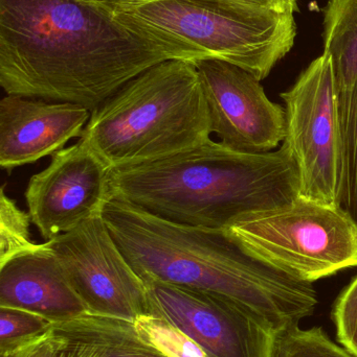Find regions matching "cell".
<instances>
[{
	"mask_svg": "<svg viewBox=\"0 0 357 357\" xmlns=\"http://www.w3.org/2000/svg\"><path fill=\"white\" fill-rule=\"evenodd\" d=\"M168 60L194 62L86 0H0V85L6 94L94 111Z\"/></svg>",
	"mask_w": 357,
	"mask_h": 357,
	"instance_id": "6da1fadb",
	"label": "cell"
},
{
	"mask_svg": "<svg viewBox=\"0 0 357 357\" xmlns=\"http://www.w3.org/2000/svg\"><path fill=\"white\" fill-rule=\"evenodd\" d=\"M103 218L136 274L236 302L276 333L312 317L318 295L247 254L222 230L176 224L111 199Z\"/></svg>",
	"mask_w": 357,
	"mask_h": 357,
	"instance_id": "7a4b0ae2",
	"label": "cell"
},
{
	"mask_svg": "<svg viewBox=\"0 0 357 357\" xmlns=\"http://www.w3.org/2000/svg\"><path fill=\"white\" fill-rule=\"evenodd\" d=\"M109 185L111 199L214 230L298 197L297 167L284 144L252 154L212 139L165 158L110 169Z\"/></svg>",
	"mask_w": 357,
	"mask_h": 357,
	"instance_id": "3957f363",
	"label": "cell"
},
{
	"mask_svg": "<svg viewBox=\"0 0 357 357\" xmlns=\"http://www.w3.org/2000/svg\"><path fill=\"white\" fill-rule=\"evenodd\" d=\"M211 135L196 65L168 60L128 82L92 111L80 139L115 169L184 152Z\"/></svg>",
	"mask_w": 357,
	"mask_h": 357,
	"instance_id": "277c9868",
	"label": "cell"
},
{
	"mask_svg": "<svg viewBox=\"0 0 357 357\" xmlns=\"http://www.w3.org/2000/svg\"><path fill=\"white\" fill-rule=\"evenodd\" d=\"M151 39L180 48L193 61L236 65L259 81L293 48V14L237 0H154L115 14Z\"/></svg>",
	"mask_w": 357,
	"mask_h": 357,
	"instance_id": "5b68a950",
	"label": "cell"
},
{
	"mask_svg": "<svg viewBox=\"0 0 357 357\" xmlns=\"http://www.w3.org/2000/svg\"><path fill=\"white\" fill-rule=\"evenodd\" d=\"M222 231L256 259L303 282L357 266V225L342 207L297 197Z\"/></svg>",
	"mask_w": 357,
	"mask_h": 357,
	"instance_id": "8992f818",
	"label": "cell"
},
{
	"mask_svg": "<svg viewBox=\"0 0 357 357\" xmlns=\"http://www.w3.org/2000/svg\"><path fill=\"white\" fill-rule=\"evenodd\" d=\"M285 102L286 146L297 167L298 197L342 207L344 146L339 89L327 52L312 61Z\"/></svg>",
	"mask_w": 357,
	"mask_h": 357,
	"instance_id": "52a82bcc",
	"label": "cell"
},
{
	"mask_svg": "<svg viewBox=\"0 0 357 357\" xmlns=\"http://www.w3.org/2000/svg\"><path fill=\"white\" fill-rule=\"evenodd\" d=\"M48 241L87 314L132 323L149 314L146 284L117 247L103 216Z\"/></svg>",
	"mask_w": 357,
	"mask_h": 357,
	"instance_id": "ba28073f",
	"label": "cell"
},
{
	"mask_svg": "<svg viewBox=\"0 0 357 357\" xmlns=\"http://www.w3.org/2000/svg\"><path fill=\"white\" fill-rule=\"evenodd\" d=\"M149 314L165 319L209 357H272L278 333L232 300L144 279Z\"/></svg>",
	"mask_w": 357,
	"mask_h": 357,
	"instance_id": "9c48e42d",
	"label": "cell"
},
{
	"mask_svg": "<svg viewBox=\"0 0 357 357\" xmlns=\"http://www.w3.org/2000/svg\"><path fill=\"white\" fill-rule=\"evenodd\" d=\"M109 172L82 139L54 153L50 165L31 178L25 191L31 222L41 236L50 241L102 216L111 199Z\"/></svg>",
	"mask_w": 357,
	"mask_h": 357,
	"instance_id": "30bf717a",
	"label": "cell"
},
{
	"mask_svg": "<svg viewBox=\"0 0 357 357\" xmlns=\"http://www.w3.org/2000/svg\"><path fill=\"white\" fill-rule=\"evenodd\" d=\"M209 111L212 134L238 152L278 150L285 138V109L266 96L259 79L219 60L195 61Z\"/></svg>",
	"mask_w": 357,
	"mask_h": 357,
	"instance_id": "8fae6325",
	"label": "cell"
},
{
	"mask_svg": "<svg viewBox=\"0 0 357 357\" xmlns=\"http://www.w3.org/2000/svg\"><path fill=\"white\" fill-rule=\"evenodd\" d=\"M92 111L71 102L6 94L0 102V165H31L82 137Z\"/></svg>",
	"mask_w": 357,
	"mask_h": 357,
	"instance_id": "7c38bea8",
	"label": "cell"
},
{
	"mask_svg": "<svg viewBox=\"0 0 357 357\" xmlns=\"http://www.w3.org/2000/svg\"><path fill=\"white\" fill-rule=\"evenodd\" d=\"M0 307L27 310L52 324L87 314L48 241L0 264Z\"/></svg>",
	"mask_w": 357,
	"mask_h": 357,
	"instance_id": "4fadbf2b",
	"label": "cell"
},
{
	"mask_svg": "<svg viewBox=\"0 0 357 357\" xmlns=\"http://www.w3.org/2000/svg\"><path fill=\"white\" fill-rule=\"evenodd\" d=\"M58 357H168L140 337L134 323L86 314L52 324Z\"/></svg>",
	"mask_w": 357,
	"mask_h": 357,
	"instance_id": "5bb4252c",
	"label": "cell"
},
{
	"mask_svg": "<svg viewBox=\"0 0 357 357\" xmlns=\"http://www.w3.org/2000/svg\"><path fill=\"white\" fill-rule=\"evenodd\" d=\"M323 24L337 89H349L357 79V0H329Z\"/></svg>",
	"mask_w": 357,
	"mask_h": 357,
	"instance_id": "9a60e30c",
	"label": "cell"
},
{
	"mask_svg": "<svg viewBox=\"0 0 357 357\" xmlns=\"http://www.w3.org/2000/svg\"><path fill=\"white\" fill-rule=\"evenodd\" d=\"M344 146L342 208L357 225V79L351 88L339 91Z\"/></svg>",
	"mask_w": 357,
	"mask_h": 357,
	"instance_id": "2e32d148",
	"label": "cell"
},
{
	"mask_svg": "<svg viewBox=\"0 0 357 357\" xmlns=\"http://www.w3.org/2000/svg\"><path fill=\"white\" fill-rule=\"evenodd\" d=\"M272 357H357L333 342L322 327H289L278 333Z\"/></svg>",
	"mask_w": 357,
	"mask_h": 357,
	"instance_id": "e0dca14e",
	"label": "cell"
},
{
	"mask_svg": "<svg viewBox=\"0 0 357 357\" xmlns=\"http://www.w3.org/2000/svg\"><path fill=\"white\" fill-rule=\"evenodd\" d=\"M144 341L168 357H209L190 337L159 317H140L134 322Z\"/></svg>",
	"mask_w": 357,
	"mask_h": 357,
	"instance_id": "ac0fdd59",
	"label": "cell"
},
{
	"mask_svg": "<svg viewBox=\"0 0 357 357\" xmlns=\"http://www.w3.org/2000/svg\"><path fill=\"white\" fill-rule=\"evenodd\" d=\"M31 214L21 210L2 188L0 192V264L37 245L31 239Z\"/></svg>",
	"mask_w": 357,
	"mask_h": 357,
	"instance_id": "d6986e66",
	"label": "cell"
},
{
	"mask_svg": "<svg viewBox=\"0 0 357 357\" xmlns=\"http://www.w3.org/2000/svg\"><path fill=\"white\" fill-rule=\"evenodd\" d=\"M52 323L27 310L0 307V354L12 351L48 335Z\"/></svg>",
	"mask_w": 357,
	"mask_h": 357,
	"instance_id": "ffe728a7",
	"label": "cell"
},
{
	"mask_svg": "<svg viewBox=\"0 0 357 357\" xmlns=\"http://www.w3.org/2000/svg\"><path fill=\"white\" fill-rule=\"evenodd\" d=\"M333 320L337 342L357 356V276L335 302Z\"/></svg>",
	"mask_w": 357,
	"mask_h": 357,
	"instance_id": "44dd1931",
	"label": "cell"
},
{
	"mask_svg": "<svg viewBox=\"0 0 357 357\" xmlns=\"http://www.w3.org/2000/svg\"><path fill=\"white\" fill-rule=\"evenodd\" d=\"M61 349V341L52 333V329L48 335L40 339L16 348L12 351L0 354V357H58Z\"/></svg>",
	"mask_w": 357,
	"mask_h": 357,
	"instance_id": "7402d4cb",
	"label": "cell"
},
{
	"mask_svg": "<svg viewBox=\"0 0 357 357\" xmlns=\"http://www.w3.org/2000/svg\"><path fill=\"white\" fill-rule=\"evenodd\" d=\"M237 1L266 8V10H276V12L293 14L296 10H298V0H237Z\"/></svg>",
	"mask_w": 357,
	"mask_h": 357,
	"instance_id": "603a6c76",
	"label": "cell"
},
{
	"mask_svg": "<svg viewBox=\"0 0 357 357\" xmlns=\"http://www.w3.org/2000/svg\"><path fill=\"white\" fill-rule=\"evenodd\" d=\"M86 1L92 2L113 14H117V13L123 12L154 0H86Z\"/></svg>",
	"mask_w": 357,
	"mask_h": 357,
	"instance_id": "cb8c5ba5",
	"label": "cell"
}]
</instances>
